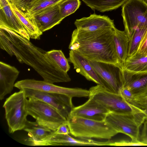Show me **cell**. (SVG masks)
<instances>
[{"label": "cell", "mask_w": 147, "mask_h": 147, "mask_svg": "<svg viewBox=\"0 0 147 147\" xmlns=\"http://www.w3.org/2000/svg\"><path fill=\"white\" fill-rule=\"evenodd\" d=\"M0 48L10 56H15L20 63L32 67L45 81L53 84L71 80L67 73L60 69L48 51L13 31L0 28Z\"/></svg>", "instance_id": "cell-1"}, {"label": "cell", "mask_w": 147, "mask_h": 147, "mask_svg": "<svg viewBox=\"0 0 147 147\" xmlns=\"http://www.w3.org/2000/svg\"><path fill=\"white\" fill-rule=\"evenodd\" d=\"M115 28L92 31L76 28L72 33L69 49L89 61L112 64L121 68L114 40Z\"/></svg>", "instance_id": "cell-2"}, {"label": "cell", "mask_w": 147, "mask_h": 147, "mask_svg": "<svg viewBox=\"0 0 147 147\" xmlns=\"http://www.w3.org/2000/svg\"><path fill=\"white\" fill-rule=\"evenodd\" d=\"M89 90L88 97L92 98L110 112L132 115L142 124L147 118L144 110L127 102L119 93L111 92L99 84L91 87Z\"/></svg>", "instance_id": "cell-3"}, {"label": "cell", "mask_w": 147, "mask_h": 147, "mask_svg": "<svg viewBox=\"0 0 147 147\" xmlns=\"http://www.w3.org/2000/svg\"><path fill=\"white\" fill-rule=\"evenodd\" d=\"M67 123L70 134L77 138L110 139L118 134L105 120L69 117Z\"/></svg>", "instance_id": "cell-4"}, {"label": "cell", "mask_w": 147, "mask_h": 147, "mask_svg": "<svg viewBox=\"0 0 147 147\" xmlns=\"http://www.w3.org/2000/svg\"><path fill=\"white\" fill-rule=\"evenodd\" d=\"M27 98L24 90H21L7 98L4 103L10 133L24 129L26 126L28 115L26 108Z\"/></svg>", "instance_id": "cell-5"}, {"label": "cell", "mask_w": 147, "mask_h": 147, "mask_svg": "<svg viewBox=\"0 0 147 147\" xmlns=\"http://www.w3.org/2000/svg\"><path fill=\"white\" fill-rule=\"evenodd\" d=\"M26 108L28 115L35 119L40 125L52 130H56L67 119L54 107L37 99L29 98Z\"/></svg>", "instance_id": "cell-6"}, {"label": "cell", "mask_w": 147, "mask_h": 147, "mask_svg": "<svg viewBox=\"0 0 147 147\" xmlns=\"http://www.w3.org/2000/svg\"><path fill=\"white\" fill-rule=\"evenodd\" d=\"M121 15L127 36L134 29L147 28V3L144 0H128L122 5Z\"/></svg>", "instance_id": "cell-7"}, {"label": "cell", "mask_w": 147, "mask_h": 147, "mask_svg": "<svg viewBox=\"0 0 147 147\" xmlns=\"http://www.w3.org/2000/svg\"><path fill=\"white\" fill-rule=\"evenodd\" d=\"M14 87L20 90L30 89L66 95L71 97H88L89 90L79 88H68L56 85L44 80L26 79L17 82Z\"/></svg>", "instance_id": "cell-8"}, {"label": "cell", "mask_w": 147, "mask_h": 147, "mask_svg": "<svg viewBox=\"0 0 147 147\" xmlns=\"http://www.w3.org/2000/svg\"><path fill=\"white\" fill-rule=\"evenodd\" d=\"M104 120L118 133L127 135L132 141H139L140 128L142 124L134 115L109 112Z\"/></svg>", "instance_id": "cell-9"}, {"label": "cell", "mask_w": 147, "mask_h": 147, "mask_svg": "<svg viewBox=\"0 0 147 147\" xmlns=\"http://www.w3.org/2000/svg\"><path fill=\"white\" fill-rule=\"evenodd\" d=\"M24 89L27 98L37 99L55 109L67 120L74 107L72 98L66 95L48 93L30 89Z\"/></svg>", "instance_id": "cell-10"}, {"label": "cell", "mask_w": 147, "mask_h": 147, "mask_svg": "<svg viewBox=\"0 0 147 147\" xmlns=\"http://www.w3.org/2000/svg\"><path fill=\"white\" fill-rule=\"evenodd\" d=\"M96 72L109 91L118 93L123 86L122 69L115 65L104 62L89 61Z\"/></svg>", "instance_id": "cell-11"}, {"label": "cell", "mask_w": 147, "mask_h": 147, "mask_svg": "<svg viewBox=\"0 0 147 147\" xmlns=\"http://www.w3.org/2000/svg\"><path fill=\"white\" fill-rule=\"evenodd\" d=\"M0 1V28H5L13 31L30 40L29 34L11 9L8 0Z\"/></svg>", "instance_id": "cell-12"}, {"label": "cell", "mask_w": 147, "mask_h": 147, "mask_svg": "<svg viewBox=\"0 0 147 147\" xmlns=\"http://www.w3.org/2000/svg\"><path fill=\"white\" fill-rule=\"evenodd\" d=\"M109 112L92 98L89 97L88 100L84 104L74 107L69 117H78L97 121H104Z\"/></svg>", "instance_id": "cell-13"}, {"label": "cell", "mask_w": 147, "mask_h": 147, "mask_svg": "<svg viewBox=\"0 0 147 147\" xmlns=\"http://www.w3.org/2000/svg\"><path fill=\"white\" fill-rule=\"evenodd\" d=\"M123 86L127 87L134 97L147 95V71L134 72L122 69Z\"/></svg>", "instance_id": "cell-14"}, {"label": "cell", "mask_w": 147, "mask_h": 147, "mask_svg": "<svg viewBox=\"0 0 147 147\" xmlns=\"http://www.w3.org/2000/svg\"><path fill=\"white\" fill-rule=\"evenodd\" d=\"M68 61L72 63L76 72L87 80L106 88L104 82L91 65L89 60L74 51L70 50Z\"/></svg>", "instance_id": "cell-15"}, {"label": "cell", "mask_w": 147, "mask_h": 147, "mask_svg": "<svg viewBox=\"0 0 147 147\" xmlns=\"http://www.w3.org/2000/svg\"><path fill=\"white\" fill-rule=\"evenodd\" d=\"M77 29L86 31H92L115 27L113 20L108 16L91 14L88 17L77 19L74 22Z\"/></svg>", "instance_id": "cell-16"}, {"label": "cell", "mask_w": 147, "mask_h": 147, "mask_svg": "<svg viewBox=\"0 0 147 147\" xmlns=\"http://www.w3.org/2000/svg\"><path fill=\"white\" fill-rule=\"evenodd\" d=\"M33 16L38 28L42 32L59 24L63 20L59 4L46 8Z\"/></svg>", "instance_id": "cell-17"}, {"label": "cell", "mask_w": 147, "mask_h": 147, "mask_svg": "<svg viewBox=\"0 0 147 147\" xmlns=\"http://www.w3.org/2000/svg\"><path fill=\"white\" fill-rule=\"evenodd\" d=\"M19 73L15 67L0 62V100H3L6 95L11 93Z\"/></svg>", "instance_id": "cell-18"}, {"label": "cell", "mask_w": 147, "mask_h": 147, "mask_svg": "<svg viewBox=\"0 0 147 147\" xmlns=\"http://www.w3.org/2000/svg\"><path fill=\"white\" fill-rule=\"evenodd\" d=\"M9 4L11 9L20 20L30 38L39 39L43 32L38 28L34 16L26 11H22L15 5L9 2Z\"/></svg>", "instance_id": "cell-19"}, {"label": "cell", "mask_w": 147, "mask_h": 147, "mask_svg": "<svg viewBox=\"0 0 147 147\" xmlns=\"http://www.w3.org/2000/svg\"><path fill=\"white\" fill-rule=\"evenodd\" d=\"M114 40L118 63L122 69L128 57L129 39L124 31L120 30L116 28Z\"/></svg>", "instance_id": "cell-20"}, {"label": "cell", "mask_w": 147, "mask_h": 147, "mask_svg": "<svg viewBox=\"0 0 147 147\" xmlns=\"http://www.w3.org/2000/svg\"><path fill=\"white\" fill-rule=\"evenodd\" d=\"M74 138L69 134H57L55 138V142L58 146H111L112 141L101 142L93 140L91 139Z\"/></svg>", "instance_id": "cell-21"}, {"label": "cell", "mask_w": 147, "mask_h": 147, "mask_svg": "<svg viewBox=\"0 0 147 147\" xmlns=\"http://www.w3.org/2000/svg\"><path fill=\"white\" fill-rule=\"evenodd\" d=\"M128 0H82L92 9L101 12L112 11L122 5Z\"/></svg>", "instance_id": "cell-22"}, {"label": "cell", "mask_w": 147, "mask_h": 147, "mask_svg": "<svg viewBox=\"0 0 147 147\" xmlns=\"http://www.w3.org/2000/svg\"><path fill=\"white\" fill-rule=\"evenodd\" d=\"M24 130L27 132L30 142L42 140L50 135L54 131L38 124L36 121H27Z\"/></svg>", "instance_id": "cell-23"}, {"label": "cell", "mask_w": 147, "mask_h": 147, "mask_svg": "<svg viewBox=\"0 0 147 147\" xmlns=\"http://www.w3.org/2000/svg\"><path fill=\"white\" fill-rule=\"evenodd\" d=\"M147 29L137 28L134 29L128 35L129 39V43L127 58L132 56L136 52Z\"/></svg>", "instance_id": "cell-24"}, {"label": "cell", "mask_w": 147, "mask_h": 147, "mask_svg": "<svg viewBox=\"0 0 147 147\" xmlns=\"http://www.w3.org/2000/svg\"><path fill=\"white\" fill-rule=\"evenodd\" d=\"M63 0H33L26 7V12L33 16L42 10L57 5Z\"/></svg>", "instance_id": "cell-25"}, {"label": "cell", "mask_w": 147, "mask_h": 147, "mask_svg": "<svg viewBox=\"0 0 147 147\" xmlns=\"http://www.w3.org/2000/svg\"><path fill=\"white\" fill-rule=\"evenodd\" d=\"M123 69L134 72L147 71V57L127 58Z\"/></svg>", "instance_id": "cell-26"}, {"label": "cell", "mask_w": 147, "mask_h": 147, "mask_svg": "<svg viewBox=\"0 0 147 147\" xmlns=\"http://www.w3.org/2000/svg\"><path fill=\"white\" fill-rule=\"evenodd\" d=\"M81 5L80 0H63L59 4L60 13L63 19L74 13Z\"/></svg>", "instance_id": "cell-27"}, {"label": "cell", "mask_w": 147, "mask_h": 147, "mask_svg": "<svg viewBox=\"0 0 147 147\" xmlns=\"http://www.w3.org/2000/svg\"><path fill=\"white\" fill-rule=\"evenodd\" d=\"M49 55L60 69L67 73L70 68L69 61L61 50L52 49L48 51Z\"/></svg>", "instance_id": "cell-28"}, {"label": "cell", "mask_w": 147, "mask_h": 147, "mask_svg": "<svg viewBox=\"0 0 147 147\" xmlns=\"http://www.w3.org/2000/svg\"><path fill=\"white\" fill-rule=\"evenodd\" d=\"M147 57V29L145 32L136 53L131 57L128 58H136Z\"/></svg>", "instance_id": "cell-29"}, {"label": "cell", "mask_w": 147, "mask_h": 147, "mask_svg": "<svg viewBox=\"0 0 147 147\" xmlns=\"http://www.w3.org/2000/svg\"><path fill=\"white\" fill-rule=\"evenodd\" d=\"M131 104L143 110L147 109V95L134 97Z\"/></svg>", "instance_id": "cell-30"}, {"label": "cell", "mask_w": 147, "mask_h": 147, "mask_svg": "<svg viewBox=\"0 0 147 147\" xmlns=\"http://www.w3.org/2000/svg\"><path fill=\"white\" fill-rule=\"evenodd\" d=\"M118 93L127 102L131 104L134 96L132 92L128 88L126 87L122 86L119 88Z\"/></svg>", "instance_id": "cell-31"}, {"label": "cell", "mask_w": 147, "mask_h": 147, "mask_svg": "<svg viewBox=\"0 0 147 147\" xmlns=\"http://www.w3.org/2000/svg\"><path fill=\"white\" fill-rule=\"evenodd\" d=\"M111 146H147V144L143 143L140 141H130L122 140L116 142H112Z\"/></svg>", "instance_id": "cell-32"}, {"label": "cell", "mask_w": 147, "mask_h": 147, "mask_svg": "<svg viewBox=\"0 0 147 147\" xmlns=\"http://www.w3.org/2000/svg\"><path fill=\"white\" fill-rule=\"evenodd\" d=\"M33 0H8L11 3L13 4L22 11H26L28 5Z\"/></svg>", "instance_id": "cell-33"}, {"label": "cell", "mask_w": 147, "mask_h": 147, "mask_svg": "<svg viewBox=\"0 0 147 147\" xmlns=\"http://www.w3.org/2000/svg\"><path fill=\"white\" fill-rule=\"evenodd\" d=\"M70 134L67 121L61 124L57 129L54 131L51 135H54L57 134Z\"/></svg>", "instance_id": "cell-34"}, {"label": "cell", "mask_w": 147, "mask_h": 147, "mask_svg": "<svg viewBox=\"0 0 147 147\" xmlns=\"http://www.w3.org/2000/svg\"><path fill=\"white\" fill-rule=\"evenodd\" d=\"M143 124L142 131L140 133L139 140L143 143L147 144V118Z\"/></svg>", "instance_id": "cell-35"}, {"label": "cell", "mask_w": 147, "mask_h": 147, "mask_svg": "<svg viewBox=\"0 0 147 147\" xmlns=\"http://www.w3.org/2000/svg\"><path fill=\"white\" fill-rule=\"evenodd\" d=\"M144 111L145 113H146V114L147 115V109H145L144 110Z\"/></svg>", "instance_id": "cell-36"}, {"label": "cell", "mask_w": 147, "mask_h": 147, "mask_svg": "<svg viewBox=\"0 0 147 147\" xmlns=\"http://www.w3.org/2000/svg\"><path fill=\"white\" fill-rule=\"evenodd\" d=\"M146 2L147 3V0H145Z\"/></svg>", "instance_id": "cell-37"}]
</instances>
